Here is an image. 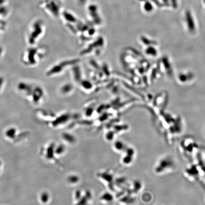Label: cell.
Instances as JSON below:
<instances>
[{
  "label": "cell",
  "mask_w": 205,
  "mask_h": 205,
  "mask_svg": "<svg viewBox=\"0 0 205 205\" xmlns=\"http://www.w3.org/2000/svg\"><path fill=\"white\" fill-rule=\"evenodd\" d=\"M176 168V163L173 157L171 155H165L158 160L154 171L157 174L164 175L173 172Z\"/></svg>",
  "instance_id": "1"
},
{
  "label": "cell",
  "mask_w": 205,
  "mask_h": 205,
  "mask_svg": "<svg viewBox=\"0 0 205 205\" xmlns=\"http://www.w3.org/2000/svg\"><path fill=\"white\" fill-rule=\"evenodd\" d=\"M126 154L123 159V164L128 165L132 162L133 157L134 154V151L132 148H129L126 149Z\"/></svg>",
  "instance_id": "2"
},
{
  "label": "cell",
  "mask_w": 205,
  "mask_h": 205,
  "mask_svg": "<svg viewBox=\"0 0 205 205\" xmlns=\"http://www.w3.org/2000/svg\"><path fill=\"white\" fill-rule=\"evenodd\" d=\"M64 140L66 142L70 144H73L75 142V138L73 135L70 134H65L63 135Z\"/></svg>",
  "instance_id": "3"
},
{
  "label": "cell",
  "mask_w": 205,
  "mask_h": 205,
  "mask_svg": "<svg viewBox=\"0 0 205 205\" xmlns=\"http://www.w3.org/2000/svg\"><path fill=\"white\" fill-rule=\"evenodd\" d=\"M101 200L102 201L106 202H110L113 200L114 198L110 193H105L101 197Z\"/></svg>",
  "instance_id": "4"
},
{
  "label": "cell",
  "mask_w": 205,
  "mask_h": 205,
  "mask_svg": "<svg viewBox=\"0 0 205 205\" xmlns=\"http://www.w3.org/2000/svg\"><path fill=\"white\" fill-rule=\"evenodd\" d=\"M68 181L71 184H77L80 181V178L76 175H71L68 177Z\"/></svg>",
  "instance_id": "5"
},
{
  "label": "cell",
  "mask_w": 205,
  "mask_h": 205,
  "mask_svg": "<svg viewBox=\"0 0 205 205\" xmlns=\"http://www.w3.org/2000/svg\"><path fill=\"white\" fill-rule=\"evenodd\" d=\"M114 147L117 151H122L125 148V145L123 142L120 141H117L114 143Z\"/></svg>",
  "instance_id": "6"
},
{
  "label": "cell",
  "mask_w": 205,
  "mask_h": 205,
  "mask_svg": "<svg viewBox=\"0 0 205 205\" xmlns=\"http://www.w3.org/2000/svg\"><path fill=\"white\" fill-rule=\"evenodd\" d=\"M40 201L44 202H47L49 201V195L47 192H43L40 196Z\"/></svg>",
  "instance_id": "7"
},
{
  "label": "cell",
  "mask_w": 205,
  "mask_h": 205,
  "mask_svg": "<svg viewBox=\"0 0 205 205\" xmlns=\"http://www.w3.org/2000/svg\"><path fill=\"white\" fill-rule=\"evenodd\" d=\"M65 152V147L63 145L58 146L57 147V149L55 150V153L58 155H61Z\"/></svg>",
  "instance_id": "8"
}]
</instances>
